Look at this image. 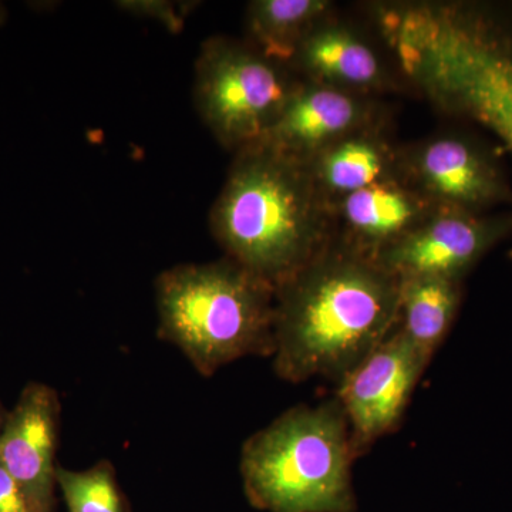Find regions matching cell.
Masks as SVG:
<instances>
[{
	"instance_id": "9c48e42d",
	"label": "cell",
	"mask_w": 512,
	"mask_h": 512,
	"mask_svg": "<svg viewBox=\"0 0 512 512\" xmlns=\"http://www.w3.org/2000/svg\"><path fill=\"white\" fill-rule=\"evenodd\" d=\"M511 235L512 212L474 214L439 207L375 259L397 278L427 275L464 282L481 259Z\"/></svg>"
},
{
	"instance_id": "8fae6325",
	"label": "cell",
	"mask_w": 512,
	"mask_h": 512,
	"mask_svg": "<svg viewBox=\"0 0 512 512\" xmlns=\"http://www.w3.org/2000/svg\"><path fill=\"white\" fill-rule=\"evenodd\" d=\"M382 123L373 97L302 79L262 143L306 164L340 138Z\"/></svg>"
},
{
	"instance_id": "3957f363",
	"label": "cell",
	"mask_w": 512,
	"mask_h": 512,
	"mask_svg": "<svg viewBox=\"0 0 512 512\" xmlns=\"http://www.w3.org/2000/svg\"><path fill=\"white\" fill-rule=\"evenodd\" d=\"M276 289L232 259L173 266L158 276V335L201 376L274 355Z\"/></svg>"
},
{
	"instance_id": "ffe728a7",
	"label": "cell",
	"mask_w": 512,
	"mask_h": 512,
	"mask_svg": "<svg viewBox=\"0 0 512 512\" xmlns=\"http://www.w3.org/2000/svg\"><path fill=\"white\" fill-rule=\"evenodd\" d=\"M6 19H8V10H6L5 5L0 2V26L6 22Z\"/></svg>"
},
{
	"instance_id": "7a4b0ae2",
	"label": "cell",
	"mask_w": 512,
	"mask_h": 512,
	"mask_svg": "<svg viewBox=\"0 0 512 512\" xmlns=\"http://www.w3.org/2000/svg\"><path fill=\"white\" fill-rule=\"evenodd\" d=\"M210 227L227 258L275 289L336 237L332 205L306 164L262 141L235 153Z\"/></svg>"
},
{
	"instance_id": "5bb4252c",
	"label": "cell",
	"mask_w": 512,
	"mask_h": 512,
	"mask_svg": "<svg viewBox=\"0 0 512 512\" xmlns=\"http://www.w3.org/2000/svg\"><path fill=\"white\" fill-rule=\"evenodd\" d=\"M400 156L402 148L393 146L382 123L340 138L316 154L306 167L333 207L353 192L402 175Z\"/></svg>"
},
{
	"instance_id": "e0dca14e",
	"label": "cell",
	"mask_w": 512,
	"mask_h": 512,
	"mask_svg": "<svg viewBox=\"0 0 512 512\" xmlns=\"http://www.w3.org/2000/svg\"><path fill=\"white\" fill-rule=\"evenodd\" d=\"M56 485L69 512H126L116 471L109 461L87 470L57 467Z\"/></svg>"
},
{
	"instance_id": "5b68a950",
	"label": "cell",
	"mask_w": 512,
	"mask_h": 512,
	"mask_svg": "<svg viewBox=\"0 0 512 512\" xmlns=\"http://www.w3.org/2000/svg\"><path fill=\"white\" fill-rule=\"evenodd\" d=\"M419 89L448 116L487 128L512 156V5L451 26L424 60Z\"/></svg>"
},
{
	"instance_id": "8992f818",
	"label": "cell",
	"mask_w": 512,
	"mask_h": 512,
	"mask_svg": "<svg viewBox=\"0 0 512 512\" xmlns=\"http://www.w3.org/2000/svg\"><path fill=\"white\" fill-rule=\"evenodd\" d=\"M301 82L248 40L215 36L195 62V107L218 143L237 153L264 140Z\"/></svg>"
},
{
	"instance_id": "9a60e30c",
	"label": "cell",
	"mask_w": 512,
	"mask_h": 512,
	"mask_svg": "<svg viewBox=\"0 0 512 512\" xmlns=\"http://www.w3.org/2000/svg\"><path fill=\"white\" fill-rule=\"evenodd\" d=\"M399 279L397 329L431 362L457 318L463 282L427 275Z\"/></svg>"
},
{
	"instance_id": "6da1fadb",
	"label": "cell",
	"mask_w": 512,
	"mask_h": 512,
	"mask_svg": "<svg viewBox=\"0 0 512 512\" xmlns=\"http://www.w3.org/2000/svg\"><path fill=\"white\" fill-rule=\"evenodd\" d=\"M399 306L400 279L335 237L276 289V375L339 384L397 329Z\"/></svg>"
},
{
	"instance_id": "4fadbf2b",
	"label": "cell",
	"mask_w": 512,
	"mask_h": 512,
	"mask_svg": "<svg viewBox=\"0 0 512 512\" xmlns=\"http://www.w3.org/2000/svg\"><path fill=\"white\" fill-rule=\"evenodd\" d=\"M289 66L309 82L375 97L393 86V76L375 46L338 19L320 20L299 43Z\"/></svg>"
},
{
	"instance_id": "44dd1931",
	"label": "cell",
	"mask_w": 512,
	"mask_h": 512,
	"mask_svg": "<svg viewBox=\"0 0 512 512\" xmlns=\"http://www.w3.org/2000/svg\"><path fill=\"white\" fill-rule=\"evenodd\" d=\"M6 417H8V412L3 409L2 403H0V431L3 429V424H5Z\"/></svg>"
},
{
	"instance_id": "d6986e66",
	"label": "cell",
	"mask_w": 512,
	"mask_h": 512,
	"mask_svg": "<svg viewBox=\"0 0 512 512\" xmlns=\"http://www.w3.org/2000/svg\"><path fill=\"white\" fill-rule=\"evenodd\" d=\"M0 512H33L8 471L0 466Z\"/></svg>"
},
{
	"instance_id": "52a82bcc",
	"label": "cell",
	"mask_w": 512,
	"mask_h": 512,
	"mask_svg": "<svg viewBox=\"0 0 512 512\" xmlns=\"http://www.w3.org/2000/svg\"><path fill=\"white\" fill-rule=\"evenodd\" d=\"M402 175L440 207L490 214L512 205V187L500 158L464 134L430 138L402 148Z\"/></svg>"
},
{
	"instance_id": "2e32d148",
	"label": "cell",
	"mask_w": 512,
	"mask_h": 512,
	"mask_svg": "<svg viewBox=\"0 0 512 512\" xmlns=\"http://www.w3.org/2000/svg\"><path fill=\"white\" fill-rule=\"evenodd\" d=\"M332 9L328 0H254L245 19L248 42L265 56L289 64L306 33Z\"/></svg>"
},
{
	"instance_id": "ac0fdd59",
	"label": "cell",
	"mask_w": 512,
	"mask_h": 512,
	"mask_svg": "<svg viewBox=\"0 0 512 512\" xmlns=\"http://www.w3.org/2000/svg\"><path fill=\"white\" fill-rule=\"evenodd\" d=\"M117 8L140 18L157 20L171 32H180L184 28L185 16L191 5L180 6V3L163 2V0H128L117 2Z\"/></svg>"
},
{
	"instance_id": "ba28073f",
	"label": "cell",
	"mask_w": 512,
	"mask_h": 512,
	"mask_svg": "<svg viewBox=\"0 0 512 512\" xmlns=\"http://www.w3.org/2000/svg\"><path fill=\"white\" fill-rule=\"evenodd\" d=\"M430 360L394 330L338 384L336 399L349 421L357 457L399 429Z\"/></svg>"
},
{
	"instance_id": "7c38bea8",
	"label": "cell",
	"mask_w": 512,
	"mask_h": 512,
	"mask_svg": "<svg viewBox=\"0 0 512 512\" xmlns=\"http://www.w3.org/2000/svg\"><path fill=\"white\" fill-rule=\"evenodd\" d=\"M439 207L399 175L333 204L336 237L375 258L419 227Z\"/></svg>"
},
{
	"instance_id": "30bf717a",
	"label": "cell",
	"mask_w": 512,
	"mask_h": 512,
	"mask_svg": "<svg viewBox=\"0 0 512 512\" xmlns=\"http://www.w3.org/2000/svg\"><path fill=\"white\" fill-rule=\"evenodd\" d=\"M59 421L56 390L30 382L0 431V466L18 484L33 512H55Z\"/></svg>"
},
{
	"instance_id": "277c9868",
	"label": "cell",
	"mask_w": 512,
	"mask_h": 512,
	"mask_svg": "<svg viewBox=\"0 0 512 512\" xmlns=\"http://www.w3.org/2000/svg\"><path fill=\"white\" fill-rule=\"evenodd\" d=\"M357 456L336 397L292 407L252 434L239 458L249 504L265 512H355Z\"/></svg>"
}]
</instances>
